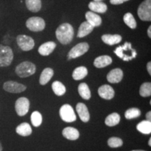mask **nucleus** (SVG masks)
<instances>
[{
    "mask_svg": "<svg viewBox=\"0 0 151 151\" xmlns=\"http://www.w3.org/2000/svg\"><path fill=\"white\" fill-rule=\"evenodd\" d=\"M16 133L22 137H28L32 133L31 126L27 122H22L16 127Z\"/></svg>",
    "mask_w": 151,
    "mask_h": 151,
    "instance_id": "obj_21",
    "label": "nucleus"
},
{
    "mask_svg": "<svg viewBox=\"0 0 151 151\" xmlns=\"http://www.w3.org/2000/svg\"><path fill=\"white\" fill-rule=\"evenodd\" d=\"M88 7L92 12L104 14L107 11V5L102 1H91Z\"/></svg>",
    "mask_w": 151,
    "mask_h": 151,
    "instance_id": "obj_20",
    "label": "nucleus"
},
{
    "mask_svg": "<svg viewBox=\"0 0 151 151\" xmlns=\"http://www.w3.org/2000/svg\"><path fill=\"white\" fill-rule=\"evenodd\" d=\"M14 60V52L9 46L0 45V67H8Z\"/></svg>",
    "mask_w": 151,
    "mask_h": 151,
    "instance_id": "obj_4",
    "label": "nucleus"
},
{
    "mask_svg": "<svg viewBox=\"0 0 151 151\" xmlns=\"http://www.w3.org/2000/svg\"><path fill=\"white\" fill-rule=\"evenodd\" d=\"M54 75V71L51 68H46L43 70L41 73L40 78H39V83L41 86H44L48 83L50 79Z\"/></svg>",
    "mask_w": 151,
    "mask_h": 151,
    "instance_id": "obj_23",
    "label": "nucleus"
},
{
    "mask_svg": "<svg viewBox=\"0 0 151 151\" xmlns=\"http://www.w3.org/2000/svg\"><path fill=\"white\" fill-rule=\"evenodd\" d=\"M139 18L143 21L151 20V0H145L139 5L137 11Z\"/></svg>",
    "mask_w": 151,
    "mask_h": 151,
    "instance_id": "obj_5",
    "label": "nucleus"
},
{
    "mask_svg": "<svg viewBox=\"0 0 151 151\" xmlns=\"http://www.w3.org/2000/svg\"><path fill=\"white\" fill-rule=\"evenodd\" d=\"M25 4L28 10L33 13L39 12L41 9V0H25Z\"/></svg>",
    "mask_w": 151,
    "mask_h": 151,
    "instance_id": "obj_25",
    "label": "nucleus"
},
{
    "mask_svg": "<svg viewBox=\"0 0 151 151\" xmlns=\"http://www.w3.org/2000/svg\"><path fill=\"white\" fill-rule=\"evenodd\" d=\"M52 89L57 96H62L65 94L66 88L60 81H54L52 83Z\"/></svg>",
    "mask_w": 151,
    "mask_h": 151,
    "instance_id": "obj_29",
    "label": "nucleus"
},
{
    "mask_svg": "<svg viewBox=\"0 0 151 151\" xmlns=\"http://www.w3.org/2000/svg\"><path fill=\"white\" fill-rule=\"evenodd\" d=\"M114 52L118 58H121L124 61H129L135 58L137 52L132 48L130 43H125L122 46H119L114 50Z\"/></svg>",
    "mask_w": 151,
    "mask_h": 151,
    "instance_id": "obj_2",
    "label": "nucleus"
},
{
    "mask_svg": "<svg viewBox=\"0 0 151 151\" xmlns=\"http://www.w3.org/2000/svg\"><path fill=\"white\" fill-rule=\"evenodd\" d=\"M36 66L32 62L25 61L20 63L16 68V73L20 78H27L35 74Z\"/></svg>",
    "mask_w": 151,
    "mask_h": 151,
    "instance_id": "obj_3",
    "label": "nucleus"
},
{
    "mask_svg": "<svg viewBox=\"0 0 151 151\" xmlns=\"http://www.w3.org/2000/svg\"><path fill=\"white\" fill-rule=\"evenodd\" d=\"M141 112L139 109L137 108H131L127 109L124 113V116L127 120H131V119L137 118L141 116Z\"/></svg>",
    "mask_w": 151,
    "mask_h": 151,
    "instance_id": "obj_33",
    "label": "nucleus"
},
{
    "mask_svg": "<svg viewBox=\"0 0 151 151\" xmlns=\"http://www.w3.org/2000/svg\"><path fill=\"white\" fill-rule=\"evenodd\" d=\"M103 0H94V1H101Z\"/></svg>",
    "mask_w": 151,
    "mask_h": 151,
    "instance_id": "obj_42",
    "label": "nucleus"
},
{
    "mask_svg": "<svg viewBox=\"0 0 151 151\" xmlns=\"http://www.w3.org/2000/svg\"><path fill=\"white\" fill-rule=\"evenodd\" d=\"M3 150V148H2V146H1V143L0 142V151H2Z\"/></svg>",
    "mask_w": 151,
    "mask_h": 151,
    "instance_id": "obj_40",
    "label": "nucleus"
},
{
    "mask_svg": "<svg viewBox=\"0 0 151 151\" xmlns=\"http://www.w3.org/2000/svg\"><path fill=\"white\" fill-rule=\"evenodd\" d=\"M98 94L103 99L110 100L114 97L115 91L109 85H103L98 89Z\"/></svg>",
    "mask_w": 151,
    "mask_h": 151,
    "instance_id": "obj_12",
    "label": "nucleus"
},
{
    "mask_svg": "<svg viewBox=\"0 0 151 151\" xmlns=\"http://www.w3.org/2000/svg\"><path fill=\"white\" fill-rule=\"evenodd\" d=\"M147 71L149 73V75H151V62H148L147 64Z\"/></svg>",
    "mask_w": 151,
    "mask_h": 151,
    "instance_id": "obj_36",
    "label": "nucleus"
},
{
    "mask_svg": "<svg viewBox=\"0 0 151 151\" xmlns=\"http://www.w3.org/2000/svg\"><path fill=\"white\" fill-rule=\"evenodd\" d=\"M76 111L81 120L83 122H88L90 120V116L88 107L83 103H78L76 105Z\"/></svg>",
    "mask_w": 151,
    "mask_h": 151,
    "instance_id": "obj_14",
    "label": "nucleus"
},
{
    "mask_svg": "<svg viewBox=\"0 0 151 151\" xmlns=\"http://www.w3.org/2000/svg\"><path fill=\"white\" fill-rule=\"evenodd\" d=\"M101 40L106 44L113 46L122 41V37L119 35H104L101 37Z\"/></svg>",
    "mask_w": 151,
    "mask_h": 151,
    "instance_id": "obj_19",
    "label": "nucleus"
},
{
    "mask_svg": "<svg viewBox=\"0 0 151 151\" xmlns=\"http://www.w3.org/2000/svg\"><path fill=\"white\" fill-rule=\"evenodd\" d=\"M146 118L147 120L150 121L151 120V111H148V112H147L146 115Z\"/></svg>",
    "mask_w": 151,
    "mask_h": 151,
    "instance_id": "obj_37",
    "label": "nucleus"
},
{
    "mask_svg": "<svg viewBox=\"0 0 151 151\" xmlns=\"http://www.w3.org/2000/svg\"><path fill=\"white\" fill-rule=\"evenodd\" d=\"M112 58L110 56L101 55L94 60V65L97 68H104L110 65L112 63Z\"/></svg>",
    "mask_w": 151,
    "mask_h": 151,
    "instance_id": "obj_18",
    "label": "nucleus"
},
{
    "mask_svg": "<svg viewBox=\"0 0 151 151\" xmlns=\"http://www.w3.org/2000/svg\"><path fill=\"white\" fill-rule=\"evenodd\" d=\"M78 90L79 94L83 99L88 100L91 98V92H90L89 87L86 83H81L78 86Z\"/></svg>",
    "mask_w": 151,
    "mask_h": 151,
    "instance_id": "obj_26",
    "label": "nucleus"
},
{
    "mask_svg": "<svg viewBox=\"0 0 151 151\" xmlns=\"http://www.w3.org/2000/svg\"><path fill=\"white\" fill-rule=\"evenodd\" d=\"M60 118L66 122H73L76 120L74 110L71 105L64 104L60 109Z\"/></svg>",
    "mask_w": 151,
    "mask_h": 151,
    "instance_id": "obj_6",
    "label": "nucleus"
},
{
    "mask_svg": "<svg viewBox=\"0 0 151 151\" xmlns=\"http://www.w3.org/2000/svg\"><path fill=\"white\" fill-rule=\"evenodd\" d=\"M131 151H146V150H131Z\"/></svg>",
    "mask_w": 151,
    "mask_h": 151,
    "instance_id": "obj_41",
    "label": "nucleus"
},
{
    "mask_svg": "<svg viewBox=\"0 0 151 151\" xmlns=\"http://www.w3.org/2000/svg\"><path fill=\"white\" fill-rule=\"evenodd\" d=\"M56 37L62 44L67 45L71 42L74 35V30L72 25L69 23H62L60 24L55 32Z\"/></svg>",
    "mask_w": 151,
    "mask_h": 151,
    "instance_id": "obj_1",
    "label": "nucleus"
},
{
    "mask_svg": "<svg viewBox=\"0 0 151 151\" xmlns=\"http://www.w3.org/2000/svg\"><path fill=\"white\" fill-rule=\"evenodd\" d=\"M56 48V43L52 41H48V42L44 43L39 48V54L43 56H48L50 54H51L55 48Z\"/></svg>",
    "mask_w": 151,
    "mask_h": 151,
    "instance_id": "obj_16",
    "label": "nucleus"
},
{
    "mask_svg": "<svg viewBox=\"0 0 151 151\" xmlns=\"http://www.w3.org/2000/svg\"><path fill=\"white\" fill-rule=\"evenodd\" d=\"M148 36L149 37H151V26H149L148 29Z\"/></svg>",
    "mask_w": 151,
    "mask_h": 151,
    "instance_id": "obj_38",
    "label": "nucleus"
},
{
    "mask_svg": "<svg viewBox=\"0 0 151 151\" xmlns=\"http://www.w3.org/2000/svg\"><path fill=\"white\" fill-rule=\"evenodd\" d=\"M26 26L30 31L41 32L46 27V22L40 17H32L27 20Z\"/></svg>",
    "mask_w": 151,
    "mask_h": 151,
    "instance_id": "obj_8",
    "label": "nucleus"
},
{
    "mask_svg": "<svg viewBox=\"0 0 151 151\" xmlns=\"http://www.w3.org/2000/svg\"><path fill=\"white\" fill-rule=\"evenodd\" d=\"M127 1H129V0H110V2L113 5H118Z\"/></svg>",
    "mask_w": 151,
    "mask_h": 151,
    "instance_id": "obj_35",
    "label": "nucleus"
},
{
    "mask_svg": "<svg viewBox=\"0 0 151 151\" xmlns=\"http://www.w3.org/2000/svg\"><path fill=\"white\" fill-rule=\"evenodd\" d=\"M120 121V116L118 113H113L106 118L105 124L109 127H113L119 124Z\"/></svg>",
    "mask_w": 151,
    "mask_h": 151,
    "instance_id": "obj_28",
    "label": "nucleus"
},
{
    "mask_svg": "<svg viewBox=\"0 0 151 151\" xmlns=\"http://www.w3.org/2000/svg\"><path fill=\"white\" fill-rule=\"evenodd\" d=\"M43 118L42 116L39 111H36L32 113L31 115V122L34 127H39L42 123Z\"/></svg>",
    "mask_w": 151,
    "mask_h": 151,
    "instance_id": "obj_31",
    "label": "nucleus"
},
{
    "mask_svg": "<svg viewBox=\"0 0 151 151\" xmlns=\"http://www.w3.org/2000/svg\"><path fill=\"white\" fill-rule=\"evenodd\" d=\"M122 78H123V71L119 68L112 69L107 74V81L110 83H118L122 81Z\"/></svg>",
    "mask_w": 151,
    "mask_h": 151,
    "instance_id": "obj_13",
    "label": "nucleus"
},
{
    "mask_svg": "<svg viewBox=\"0 0 151 151\" xmlns=\"http://www.w3.org/2000/svg\"><path fill=\"white\" fill-rule=\"evenodd\" d=\"M88 50H89V45H88V43L82 42L78 43L74 47H73L70 50V51L69 52L67 55V59L68 60H69L81 57L88 52Z\"/></svg>",
    "mask_w": 151,
    "mask_h": 151,
    "instance_id": "obj_7",
    "label": "nucleus"
},
{
    "mask_svg": "<svg viewBox=\"0 0 151 151\" xmlns=\"http://www.w3.org/2000/svg\"><path fill=\"white\" fill-rule=\"evenodd\" d=\"M17 43L20 48L23 51H29L32 50L35 43L32 37L27 35H18L16 38Z\"/></svg>",
    "mask_w": 151,
    "mask_h": 151,
    "instance_id": "obj_9",
    "label": "nucleus"
},
{
    "mask_svg": "<svg viewBox=\"0 0 151 151\" xmlns=\"http://www.w3.org/2000/svg\"><path fill=\"white\" fill-rule=\"evenodd\" d=\"M3 88L5 91L11 93H20L26 90V86L23 84L19 83L13 81H6L4 83Z\"/></svg>",
    "mask_w": 151,
    "mask_h": 151,
    "instance_id": "obj_11",
    "label": "nucleus"
},
{
    "mask_svg": "<svg viewBox=\"0 0 151 151\" xmlns=\"http://www.w3.org/2000/svg\"><path fill=\"white\" fill-rule=\"evenodd\" d=\"M86 18L87 22L90 23L93 27H99L101 25L102 20L101 18L97 14H94L92 11H88L86 14Z\"/></svg>",
    "mask_w": 151,
    "mask_h": 151,
    "instance_id": "obj_17",
    "label": "nucleus"
},
{
    "mask_svg": "<svg viewBox=\"0 0 151 151\" xmlns=\"http://www.w3.org/2000/svg\"><path fill=\"white\" fill-rule=\"evenodd\" d=\"M63 137L70 141H76L80 137L78 130L72 127H67L62 130Z\"/></svg>",
    "mask_w": 151,
    "mask_h": 151,
    "instance_id": "obj_15",
    "label": "nucleus"
},
{
    "mask_svg": "<svg viewBox=\"0 0 151 151\" xmlns=\"http://www.w3.org/2000/svg\"><path fill=\"white\" fill-rule=\"evenodd\" d=\"M123 20L124 23L131 29H135L137 27V22H136L135 18H134L133 15L130 14V13H127V14L124 15Z\"/></svg>",
    "mask_w": 151,
    "mask_h": 151,
    "instance_id": "obj_32",
    "label": "nucleus"
},
{
    "mask_svg": "<svg viewBox=\"0 0 151 151\" xmlns=\"http://www.w3.org/2000/svg\"><path fill=\"white\" fill-rule=\"evenodd\" d=\"M137 129L143 134H150L151 133V122L149 120H143L137 125Z\"/></svg>",
    "mask_w": 151,
    "mask_h": 151,
    "instance_id": "obj_27",
    "label": "nucleus"
},
{
    "mask_svg": "<svg viewBox=\"0 0 151 151\" xmlns=\"http://www.w3.org/2000/svg\"><path fill=\"white\" fill-rule=\"evenodd\" d=\"M148 146H151V138L149 139V141H148Z\"/></svg>",
    "mask_w": 151,
    "mask_h": 151,
    "instance_id": "obj_39",
    "label": "nucleus"
},
{
    "mask_svg": "<svg viewBox=\"0 0 151 151\" xmlns=\"http://www.w3.org/2000/svg\"><path fill=\"white\" fill-rule=\"evenodd\" d=\"M139 94L143 97H150L151 95V83L150 82H146L141 84L139 89Z\"/></svg>",
    "mask_w": 151,
    "mask_h": 151,
    "instance_id": "obj_30",
    "label": "nucleus"
},
{
    "mask_svg": "<svg viewBox=\"0 0 151 151\" xmlns=\"http://www.w3.org/2000/svg\"><path fill=\"white\" fill-rule=\"evenodd\" d=\"M108 146L111 148H119L123 144L122 140L118 137H111L108 139Z\"/></svg>",
    "mask_w": 151,
    "mask_h": 151,
    "instance_id": "obj_34",
    "label": "nucleus"
},
{
    "mask_svg": "<svg viewBox=\"0 0 151 151\" xmlns=\"http://www.w3.org/2000/svg\"><path fill=\"white\" fill-rule=\"evenodd\" d=\"M88 73V69L83 66L78 67L73 70L72 73L73 78L76 81H80L87 76Z\"/></svg>",
    "mask_w": 151,
    "mask_h": 151,
    "instance_id": "obj_24",
    "label": "nucleus"
},
{
    "mask_svg": "<svg viewBox=\"0 0 151 151\" xmlns=\"http://www.w3.org/2000/svg\"><path fill=\"white\" fill-rule=\"evenodd\" d=\"M94 29V27L92 26L88 22H83L81 24L80 27L78 28V34H77V37L78 38L85 37L86 36L88 35L92 32Z\"/></svg>",
    "mask_w": 151,
    "mask_h": 151,
    "instance_id": "obj_22",
    "label": "nucleus"
},
{
    "mask_svg": "<svg viewBox=\"0 0 151 151\" xmlns=\"http://www.w3.org/2000/svg\"><path fill=\"white\" fill-rule=\"evenodd\" d=\"M29 101L26 97H20L17 99L15 109L19 116H24L28 113L29 109Z\"/></svg>",
    "mask_w": 151,
    "mask_h": 151,
    "instance_id": "obj_10",
    "label": "nucleus"
}]
</instances>
